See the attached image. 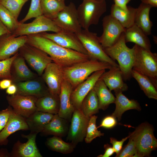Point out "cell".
I'll use <instances>...</instances> for the list:
<instances>
[{"instance_id":"obj_16","label":"cell","mask_w":157,"mask_h":157,"mask_svg":"<svg viewBox=\"0 0 157 157\" xmlns=\"http://www.w3.org/2000/svg\"><path fill=\"white\" fill-rule=\"evenodd\" d=\"M105 71L106 70L102 69L94 72L73 90L70 96V100L74 109L81 110L83 99L93 88L97 81Z\"/></svg>"},{"instance_id":"obj_25","label":"cell","mask_w":157,"mask_h":157,"mask_svg":"<svg viewBox=\"0 0 157 157\" xmlns=\"http://www.w3.org/2000/svg\"><path fill=\"white\" fill-rule=\"evenodd\" d=\"M122 92H115L116 96L114 103L115 109L111 115L117 118L119 121L122 114L126 111L131 109H135L138 111L141 110L139 103L134 99L130 100L123 94Z\"/></svg>"},{"instance_id":"obj_34","label":"cell","mask_w":157,"mask_h":157,"mask_svg":"<svg viewBox=\"0 0 157 157\" xmlns=\"http://www.w3.org/2000/svg\"><path fill=\"white\" fill-rule=\"evenodd\" d=\"M66 6L65 0H41L42 15L52 19Z\"/></svg>"},{"instance_id":"obj_38","label":"cell","mask_w":157,"mask_h":157,"mask_svg":"<svg viewBox=\"0 0 157 157\" xmlns=\"http://www.w3.org/2000/svg\"><path fill=\"white\" fill-rule=\"evenodd\" d=\"M97 116L94 115L90 118L85 137L84 139L86 143H90L94 139L97 137L103 136L104 133L98 130L96 122Z\"/></svg>"},{"instance_id":"obj_11","label":"cell","mask_w":157,"mask_h":157,"mask_svg":"<svg viewBox=\"0 0 157 157\" xmlns=\"http://www.w3.org/2000/svg\"><path fill=\"white\" fill-rule=\"evenodd\" d=\"M103 32L99 39L103 49L110 47L119 40L126 28L110 14L102 20Z\"/></svg>"},{"instance_id":"obj_28","label":"cell","mask_w":157,"mask_h":157,"mask_svg":"<svg viewBox=\"0 0 157 157\" xmlns=\"http://www.w3.org/2000/svg\"><path fill=\"white\" fill-rule=\"evenodd\" d=\"M53 114L37 111L26 118L31 132L38 134L41 132L44 127L52 119Z\"/></svg>"},{"instance_id":"obj_45","label":"cell","mask_w":157,"mask_h":157,"mask_svg":"<svg viewBox=\"0 0 157 157\" xmlns=\"http://www.w3.org/2000/svg\"><path fill=\"white\" fill-rule=\"evenodd\" d=\"M104 148L105 149L104 154H103L99 155L97 157H109L112 155L115 152L113 147L108 144H104Z\"/></svg>"},{"instance_id":"obj_23","label":"cell","mask_w":157,"mask_h":157,"mask_svg":"<svg viewBox=\"0 0 157 157\" xmlns=\"http://www.w3.org/2000/svg\"><path fill=\"white\" fill-rule=\"evenodd\" d=\"M73 88L71 85L65 79L59 95L60 107L59 116L67 120L71 119L74 108L71 103L70 96Z\"/></svg>"},{"instance_id":"obj_29","label":"cell","mask_w":157,"mask_h":157,"mask_svg":"<svg viewBox=\"0 0 157 157\" xmlns=\"http://www.w3.org/2000/svg\"><path fill=\"white\" fill-rule=\"evenodd\" d=\"M36 106L38 111L53 115L58 114L60 107L59 96L50 94L37 98Z\"/></svg>"},{"instance_id":"obj_7","label":"cell","mask_w":157,"mask_h":157,"mask_svg":"<svg viewBox=\"0 0 157 157\" xmlns=\"http://www.w3.org/2000/svg\"><path fill=\"white\" fill-rule=\"evenodd\" d=\"M153 128L147 123H142L132 133L138 153L140 157L148 156L157 147V140Z\"/></svg>"},{"instance_id":"obj_39","label":"cell","mask_w":157,"mask_h":157,"mask_svg":"<svg viewBox=\"0 0 157 157\" xmlns=\"http://www.w3.org/2000/svg\"><path fill=\"white\" fill-rule=\"evenodd\" d=\"M129 138V141L127 144L122 149L116 157H140L138 154L135 141L132 135V133L130 134V135Z\"/></svg>"},{"instance_id":"obj_49","label":"cell","mask_w":157,"mask_h":157,"mask_svg":"<svg viewBox=\"0 0 157 157\" xmlns=\"http://www.w3.org/2000/svg\"><path fill=\"white\" fill-rule=\"evenodd\" d=\"M10 33H11L0 20V37L3 35Z\"/></svg>"},{"instance_id":"obj_31","label":"cell","mask_w":157,"mask_h":157,"mask_svg":"<svg viewBox=\"0 0 157 157\" xmlns=\"http://www.w3.org/2000/svg\"><path fill=\"white\" fill-rule=\"evenodd\" d=\"M93 89L98 99L99 109L105 110L110 104L114 103L115 97L101 79H98Z\"/></svg>"},{"instance_id":"obj_22","label":"cell","mask_w":157,"mask_h":157,"mask_svg":"<svg viewBox=\"0 0 157 157\" xmlns=\"http://www.w3.org/2000/svg\"><path fill=\"white\" fill-rule=\"evenodd\" d=\"M37 133L31 132L28 135H22L28 139L24 143L18 142L15 144L13 154V156L22 157H42L35 142Z\"/></svg>"},{"instance_id":"obj_40","label":"cell","mask_w":157,"mask_h":157,"mask_svg":"<svg viewBox=\"0 0 157 157\" xmlns=\"http://www.w3.org/2000/svg\"><path fill=\"white\" fill-rule=\"evenodd\" d=\"M41 0H31L30 6L27 13L19 22L24 23L28 20L42 15L41 6Z\"/></svg>"},{"instance_id":"obj_2","label":"cell","mask_w":157,"mask_h":157,"mask_svg":"<svg viewBox=\"0 0 157 157\" xmlns=\"http://www.w3.org/2000/svg\"><path fill=\"white\" fill-rule=\"evenodd\" d=\"M113 67L107 63L90 59L62 69L64 79L71 85L73 89L94 72L109 69Z\"/></svg>"},{"instance_id":"obj_43","label":"cell","mask_w":157,"mask_h":157,"mask_svg":"<svg viewBox=\"0 0 157 157\" xmlns=\"http://www.w3.org/2000/svg\"><path fill=\"white\" fill-rule=\"evenodd\" d=\"M130 134L127 137L123 138L120 141H117L116 139L113 138H110V143L112 144L113 147L115 152L117 155L122 149V145L124 142L128 138Z\"/></svg>"},{"instance_id":"obj_3","label":"cell","mask_w":157,"mask_h":157,"mask_svg":"<svg viewBox=\"0 0 157 157\" xmlns=\"http://www.w3.org/2000/svg\"><path fill=\"white\" fill-rule=\"evenodd\" d=\"M126 43L124 33L114 44L110 47L104 48L107 55L118 62L124 81L129 80L132 77L131 73L135 52L134 46L131 48H129Z\"/></svg>"},{"instance_id":"obj_9","label":"cell","mask_w":157,"mask_h":157,"mask_svg":"<svg viewBox=\"0 0 157 157\" xmlns=\"http://www.w3.org/2000/svg\"><path fill=\"white\" fill-rule=\"evenodd\" d=\"M31 22L20 23L12 34L16 36L28 35L47 31L56 33L62 30L53 21L42 15L38 16Z\"/></svg>"},{"instance_id":"obj_19","label":"cell","mask_w":157,"mask_h":157,"mask_svg":"<svg viewBox=\"0 0 157 157\" xmlns=\"http://www.w3.org/2000/svg\"><path fill=\"white\" fill-rule=\"evenodd\" d=\"M10 115L7 122L0 132V144L5 142L9 135L16 131L29 129L26 118L16 114L10 106Z\"/></svg>"},{"instance_id":"obj_37","label":"cell","mask_w":157,"mask_h":157,"mask_svg":"<svg viewBox=\"0 0 157 157\" xmlns=\"http://www.w3.org/2000/svg\"><path fill=\"white\" fill-rule=\"evenodd\" d=\"M29 0H0V4L8 10L18 19L22 9Z\"/></svg>"},{"instance_id":"obj_41","label":"cell","mask_w":157,"mask_h":157,"mask_svg":"<svg viewBox=\"0 0 157 157\" xmlns=\"http://www.w3.org/2000/svg\"><path fill=\"white\" fill-rule=\"evenodd\" d=\"M18 54V52L9 58L0 61V78L11 79V66L13 60Z\"/></svg>"},{"instance_id":"obj_42","label":"cell","mask_w":157,"mask_h":157,"mask_svg":"<svg viewBox=\"0 0 157 157\" xmlns=\"http://www.w3.org/2000/svg\"><path fill=\"white\" fill-rule=\"evenodd\" d=\"M116 118L113 116H108L104 117L102 121L100 124L97 128L101 127L107 129H110L114 127L117 124Z\"/></svg>"},{"instance_id":"obj_20","label":"cell","mask_w":157,"mask_h":157,"mask_svg":"<svg viewBox=\"0 0 157 157\" xmlns=\"http://www.w3.org/2000/svg\"><path fill=\"white\" fill-rule=\"evenodd\" d=\"M100 78L110 91L122 92L128 89V86L124 82L122 73L119 67H113L108 71L104 72Z\"/></svg>"},{"instance_id":"obj_4","label":"cell","mask_w":157,"mask_h":157,"mask_svg":"<svg viewBox=\"0 0 157 157\" xmlns=\"http://www.w3.org/2000/svg\"><path fill=\"white\" fill-rule=\"evenodd\" d=\"M77 9L78 20L82 27L89 29L92 25L98 24L106 11V0H83Z\"/></svg>"},{"instance_id":"obj_48","label":"cell","mask_w":157,"mask_h":157,"mask_svg":"<svg viewBox=\"0 0 157 157\" xmlns=\"http://www.w3.org/2000/svg\"><path fill=\"white\" fill-rule=\"evenodd\" d=\"M17 88L15 85L13 83L10 85L6 90V93L9 95H13L16 94Z\"/></svg>"},{"instance_id":"obj_30","label":"cell","mask_w":157,"mask_h":157,"mask_svg":"<svg viewBox=\"0 0 157 157\" xmlns=\"http://www.w3.org/2000/svg\"><path fill=\"white\" fill-rule=\"evenodd\" d=\"M67 120L54 114L50 121L44 127L42 133L46 135H53L61 137L68 132Z\"/></svg>"},{"instance_id":"obj_32","label":"cell","mask_w":157,"mask_h":157,"mask_svg":"<svg viewBox=\"0 0 157 157\" xmlns=\"http://www.w3.org/2000/svg\"><path fill=\"white\" fill-rule=\"evenodd\" d=\"M131 75L148 98L157 99V87L148 77L133 69H132Z\"/></svg>"},{"instance_id":"obj_13","label":"cell","mask_w":157,"mask_h":157,"mask_svg":"<svg viewBox=\"0 0 157 157\" xmlns=\"http://www.w3.org/2000/svg\"><path fill=\"white\" fill-rule=\"evenodd\" d=\"M44 37L65 48L88 56V53L76 33L63 31L53 33H40Z\"/></svg>"},{"instance_id":"obj_18","label":"cell","mask_w":157,"mask_h":157,"mask_svg":"<svg viewBox=\"0 0 157 157\" xmlns=\"http://www.w3.org/2000/svg\"><path fill=\"white\" fill-rule=\"evenodd\" d=\"M17 88L16 94L37 98L49 93L48 88L41 76L28 81L12 83Z\"/></svg>"},{"instance_id":"obj_50","label":"cell","mask_w":157,"mask_h":157,"mask_svg":"<svg viewBox=\"0 0 157 157\" xmlns=\"http://www.w3.org/2000/svg\"><path fill=\"white\" fill-rule=\"evenodd\" d=\"M142 3L151 6L152 7H157V0H140Z\"/></svg>"},{"instance_id":"obj_15","label":"cell","mask_w":157,"mask_h":157,"mask_svg":"<svg viewBox=\"0 0 157 157\" xmlns=\"http://www.w3.org/2000/svg\"><path fill=\"white\" fill-rule=\"evenodd\" d=\"M62 67L52 62L45 69L41 76L47 85L49 93L59 96L64 79Z\"/></svg>"},{"instance_id":"obj_21","label":"cell","mask_w":157,"mask_h":157,"mask_svg":"<svg viewBox=\"0 0 157 157\" xmlns=\"http://www.w3.org/2000/svg\"><path fill=\"white\" fill-rule=\"evenodd\" d=\"M10 73L12 83L30 80L39 76L29 69L25 59L19 53L13 62Z\"/></svg>"},{"instance_id":"obj_47","label":"cell","mask_w":157,"mask_h":157,"mask_svg":"<svg viewBox=\"0 0 157 157\" xmlns=\"http://www.w3.org/2000/svg\"><path fill=\"white\" fill-rule=\"evenodd\" d=\"M12 83V80L9 79H3L0 81V88L4 89L8 88Z\"/></svg>"},{"instance_id":"obj_8","label":"cell","mask_w":157,"mask_h":157,"mask_svg":"<svg viewBox=\"0 0 157 157\" xmlns=\"http://www.w3.org/2000/svg\"><path fill=\"white\" fill-rule=\"evenodd\" d=\"M18 52L39 76H42L48 65L53 62L44 51L26 43L19 49Z\"/></svg>"},{"instance_id":"obj_44","label":"cell","mask_w":157,"mask_h":157,"mask_svg":"<svg viewBox=\"0 0 157 157\" xmlns=\"http://www.w3.org/2000/svg\"><path fill=\"white\" fill-rule=\"evenodd\" d=\"M10 113V106L0 111V131L6 125L9 118Z\"/></svg>"},{"instance_id":"obj_36","label":"cell","mask_w":157,"mask_h":157,"mask_svg":"<svg viewBox=\"0 0 157 157\" xmlns=\"http://www.w3.org/2000/svg\"><path fill=\"white\" fill-rule=\"evenodd\" d=\"M0 20L12 33L15 31L20 24L12 13L0 4Z\"/></svg>"},{"instance_id":"obj_5","label":"cell","mask_w":157,"mask_h":157,"mask_svg":"<svg viewBox=\"0 0 157 157\" xmlns=\"http://www.w3.org/2000/svg\"><path fill=\"white\" fill-rule=\"evenodd\" d=\"M133 68L148 77L157 87V54L135 44Z\"/></svg>"},{"instance_id":"obj_14","label":"cell","mask_w":157,"mask_h":157,"mask_svg":"<svg viewBox=\"0 0 157 157\" xmlns=\"http://www.w3.org/2000/svg\"><path fill=\"white\" fill-rule=\"evenodd\" d=\"M37 97L15 94L8 95L6 98L15 113L26 118L37 111L36 102Z\"/></svg>"},{"instance_id":"obj_26","label":"cell","mask_w":157,"mask_h":157,"mask_svg":"<svg viewBox=\"0 0 157 157\" xmlns=\"http://www.w3.org/2000/svg\"><path fill=\"white\" fill-rule=\"evenodd\" d=\"M136 8L128 6L126 9L122 8L115 4L111 8L110 15L117 20L125 28L135 24Z\"/></svg>"},{"instance_id":"obj_24","label":"cell","mask_w":157,"mask_h":157,"mask_svg":"<svg viewBox=\"0 0 157 157\" xmlns=\"http://www.w3.org/2000/svg\"><path fill=\"white\" fill-rule=\"evenodd\" d=\"M124 34L126 43L133 42L146 49L151 50V44L147 35L135 24L126 28Z\"/></svg>"},{"instance_id":"obj_6","label":"cell","mask_w":157,"mask_h":157,"mask_svg":"<svg viewBox=\"0 0 157 157\" xmlns=\"http://www.w3.org/2000/svg\"><path fill=\"white\" fill-rule=\"evenodd\" d=\"M90 59L108 63L113 67H119L115 61L110 58L105 52L97 33L83 29L76 33Z\"/></svg>"},{"instance_id":"obj_17","label":"cell","mask_w":157,"mask_h":157,"mask_svg":"<svg viewBox=\"0 0 157 157\" xmlns=\"http://www.w3.org/2000/svg\"><path fill=\"white\" fill-rule=\"evenodd\" d=\"M27 35L16 36L10 33L0 37V61L11 57L26 43Z\"/></svg>"},{"instance_id":"obj_27","label":"cell","mask_w":157,"mask_h":157,"mask_svg":"<svg viewBox=\"0 0 157 157\" xmlns=\"http://www.w3.org/2000/svg\"><path fill=\"white\" fill-rule=\"evenodd\" d=\"M152 8L149 5L141 3L136 8L135 16V24L147 35L151 34L153 26L149 17L150 11Z\"/></svg>"},{"instance_id":"obj_12","label":"cell","mask_w":157,"mask_h":157,"mask_svg":"<svg viewBox=\"0 0 157 157\" xmlns=\"http://www.w3.org/2000/svg\"><path fill=\"white\" fill-rule=\"evenodd\" d=\"M71 119L67 140L76 146L85 137L90 118L86 117L81 110L75 109Z\"/></svg>"},{"instance_id":"obj_46","label":"cell","mask_w":157,"mask_h":157,"mask_svg":"<svg viewBox=\"0 0 157 157\" xmlns=\"http://www.w3.org/2000/svg\"><path fill=\"white\" fill-rule=\"evenodd\" d=\"M116 6L124 9L127 8V4L131 0H113Z\"/></svg>"},{"instance_id":"obj_33","label":"cell","mask_w":157,"mask_h":157,"mask_svg":"<svg viewBox=\"0 0 157 157\" xmlns=\"http://www.w3.org/2000/svg\"><path fill=\"white\" fill-rule=\"evenodd\" d=\"M99 109L98 99L93 88L83 99L82 103L81 110L86 117L90 118L98 113Z\"/></svg>"},{"instance_id":"obj_10","label":"cell","mask_w":157,"mask_h":157,"mask_svg":"<svg viewBox=\"0 0 157 157\" xmlns=\"http://www.w3.org/2000/svg\"><path fill=\"white\" fill-rule=\"evenodd\" d=\"M52 20L62 30L76 34L82 30L78 20L77 9L72 2L66 6Z\"/></svg>"},{"instance_id":"obj_35","label":"cell","mask_w":157,"mask_h":157,"mask_svg":"<svg viewBox=\"0 0 157 157\" xmlns=\"http://www.w3.org/2000/svg\"><path fill=\"white\" fill-rule=\"evenodd\" d=\"M47 144L52 150L65 154L72 153L76 146L71 142H65L61 137L56 136L48 138Z\"/></svg>"},{"instance_id":"obj_1","label":"cell","mask_w":157,"mask_h":157,"mask_svg":"<svg viewBox=\"0 0 157 157\" xmlns=\"http://www.w3.org/2000/svg\"><path fill=\"white\" fill-rule=\"evenodd\" d=\"M27 36L26 43L44 51L53 62L62 68L90 59L88 56L63 47L40 33Z\"/></svg>"}]
</instances>
